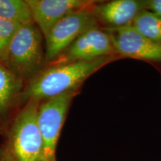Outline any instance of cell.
I'll return each instance as SVG.
<instances>
[{
	"label": "cell",
	"mask_w": 161,
	"mask_h": 161,
	"mask_svg": "<svg viewBox=\"0 0 161 161\" xmlns=\"http://www.w3.org/2000/svg\"><path fill=\"white\" fill-rule=\"evenodd\" d=\"M117 55L59 65L46 66L25 84L23 92L25 104L31 98L43 100L73 91H80L84 82L107 64L119 59Z\"/></svg>",
	"instance_id": "6da1fadb"
},
{
	"label": "cell",
	"mask_w": 161,
	"mask_h": 161,
	"mask_svg": "<svg viewBox=\"0 0 161 161\" xmlns=\"http://www.w3.org/2000/svg\"><path fill=\"white\" fill-rule=\"evenodd\" d=\"M4 64L25 84L46 67L45 39L35 22L21 25L16 31Z\"/></svg>",
	"instance_id": "7a4b0ae2"
},
{
	"label": "cell",
	"mask_w": 161,
	"mask_h": 161,
	"mask_svg": "<svg viewBox=\"0 0 161 161\" xmlns=\"http://www.w3.org/2000/svg\"><path fill=\"white\" fill-rule=\"evenodd\" d=\"M41 100L31 98L22 107L4 136L3 146L14 161H41L43 140L38 126Z\"/></svg>",
	"instance_id": "3957f363"
},
{
	"label": "cell",
	"mask_w": 161,
	"mask_h": 161,
	"mask_svg": "<svg viewBox=\"0 0 161 161\" xmlns=\"http://www.w3.org/2000/svg\"><path fill=\"white\" fill-rule=\"evenodd\" d=\"M79 92H67L40 102L37 121L43 140L41 161H57L56 148L60 132L72 100Z\"/></svg>",
	"instance_id": "277c9868"
},
{
	"label": "cell",
	"mask_w": 161,
	"mask_h": 161,
	"mask_svg": "<svg viewBox=\"0 0 161 161\" xmlns=\"http://www.w3.org/2000/svg\"><path fill=\"white\" fill-rule=\"evenodd\" d=\"M94 5L69 14L52 28L44 38L47 64L63 53L84 31L99 25L92 10Z\"/></svg>",
	"instance_id": "5b68a950"
},
{
	"label": "cell",
	"mask_w": 161,
	"mask_h": 161,
	"mask_svg": "<svg viewBox=\"0 0 161 161\" xmlns=\"http://www.w3.org/2000/svg\"><path fill=\"white\" fill-rule=\"evenodd\" d=\"M114 55L116 53L109 34L104 28L97 25L84 31L47 66L90 60Z\"/></svg>",
	"instance_id": "8992f818"
},
{
	"label": "cell",
	"mask_w": 161,
	"mask_h": 161,
	"mask_svg": "<svg viewBox=\"0 0 161 161\" xmlns=\"http://www.w3.org/2000/svg\"><path fill=\"white\" fill-rule=\"evenodd\" d=\"M109 34L116 55L153 62H161V43L145 37L131 25L104 28Z\"/></svg>",
	"instance_id": "52a82bcc"
},
{
	"label": "cell",
	"mask_w": 161,
	"mask_h": 161,
	"mask_svg": "<svg viewBox=\"0 0 161 161\" xmlns=\"http://www.w3.org/2000/svg\"><path fill=\"white\" fill-rule=\"evenodd\" d=\"M44 38L58 22L73 12L94 5L93 0H25Z\"/></svg>",
	"instance_id": "ba28073f"
},
{
	"label": "cell",
	"mask_w": 161,
	"mask_h": 161,
	"mask_svg": "<svg viewBox=\"0 0 161 161\" xmlns=\"http://www.w3.org/2000/svg\"><path fill=\"white\" fill-rule=\"evenodd\" d=\"M25 83L0 61V136H5L23 107Z\"/></svg>",
	"instance_id": "9c48e42d"
},
{
	"label": "cell",
	"mask_w": 161,
	"mask_h": 161,
	"mask_svg": "<svg viewBox=\"0 0 161 161\" xmlns=\"http://www.w3.org/2000/svg\"><path fill=\"white\" fill-rule=\"evenodd\" d=\"M146 9V0H113L96 2L94 15L102 28H119L130 25L140 12Z\"/></svg>",
	"instance_id": "30bf717a"
},
{
	"label": "cell",
	"mask_w": 161,
	"mask_h": 161,
	"mask_svg": "<svg viewBox=\"0 0 161 161\" xmlns=\"http://www.w3.org/2000/svg\"><path fill=\"white\" fill-rule=\"evenodd\" d=\"M0 19L19 25L34 22L25 0H0Z\"/></svg>",
	"instance_id": "8fae6325"
},
{
	"label": "cell",
	"mask_w": 161,
	"mask_h": 161,
	"mask_svg": "<svg viewBox=\"0 0 161 161\" xmlns=\"http://www.w3.org/2000/svg\"><path fill=\"white\" fill-rule=\"evenodd\" d=\"M131 25L145 37L161 43L160 16L149 10H143L134 18Z\"/></svg>",
	"instance_id": "7c38bea8"
},
{
	"label": "cell",
	"mask_w": 161,
	"mask_h": 161,
	"mask_svg": "<svg viewBox=\"0 0 161 161\" xmlns=\"http://www.w3.org/2000/svg\"><path fill=\"white\" fill-rule=\"evenodd\" d=\"M19 24L0 19V61H5L12 38L20 27Z\"/></svg>",
	"instance_id": "4fadbf2b"
},
{
	"label": "cell",
	"mask_w": 161,
	"mask_h": 161,
	"mask_svg": "<svg viewBox=\"0 0 161 161\" xmlns=\"http://www.w3.org/2000/svg\"><path fill=\"white\" fill-rule=\"evenodd\" d=\"M146 9L161 17V0H146Z\"/></svg>",
	"instance_id": "5bb4252c"
},
{
	"label": "cell",
	"mask_w": 161,
	"mask_h": 161,
	"mask_svg": "<svg viewBox=\"0 0 161 161\" xmlns=\"http://www.w3.org/2000/svg\"><path fill=\"white\" fill-rule=\"evenodd\" d=\"M0 161H14L9 154L8 152L5 149V148L2 145V152L0 156Z\"/></svg>",
	"instance_id": "9a60e30c"
},
{
	"label": "cell",
	"mask_w": 161,
	"mask_h": 161,
	"mask_svg": "<svg viewBox=\"0 0 161 161\" xmlns=\"http://www.w3.org/2000/svg\"><path fill=\"white\" fill-rule=\"evenodd\" d=\"M1 152H2V146H0V156H1Z\"/></svg>",
	"instance_id": "2e32d148"
}]
</instances>
